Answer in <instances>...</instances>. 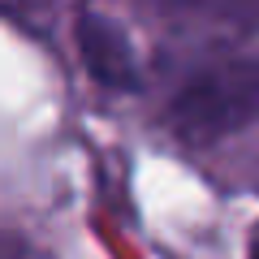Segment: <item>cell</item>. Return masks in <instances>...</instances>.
<instances>
[{
  "instance_id": "277c9868",
  "label": "cell",
  "mask_w": 259,
  "mask_h": 259,
  "mask_svg": "<svg viewBox=\"0 0 259 259\" xmlns=\"http://www.w3.org/2000/svg\"><path fill=\"white\" fill-rule=\"evenodd\" d=\"M255 259H259V246H255Z\"/></svg>"
},
{
  "instance_id": "6da1fadb",
  "label": "cell",
  "mask_w": 259,
  "mask_h": 259,
  "mask_svg": "<svg viewBox=\"0 0 259 259\" xmlns=\"http://www.w3.org/2000/svg\"><path fill=\"white\" fill-rule=\"evenodd\" d=\"M259 117V61L255 56H229L199 74H190L173 91L164 121L182 143L207 147Z\"/></svg>"
},
{
  "instance_id": "3957f363",
  "label": "cell",
  "mask_w": 259,
  "mask_h": 259,
  "mask_svg": "<svg viewBox=\"0 0 259 259\" xmlns=\"http://www.w3.org/2000/svg\"><path fill=\"white\" fill-rule=\"evenodd\" d=\"M74 39H78L87 74L100 87H112V91L139 87V56H134V44L117 22H108L104 13H78Z\"/></svg>"
},
{
  "instance_id": "7a4b0ae2",
  "label": "cell",
  "mask_w": 259,
  "mask_h": 259,
  "mask_svg": "<svg viewBox=\"0 0 259 259\" xmlns=\"http://www.w3.org/2000/svg\"><path fill=\"white\" fill-rule=\"evenodd\" d=\"M143 9L190 39H233L259 26V0H143Z\"/></svg>"
}]
</instances>
